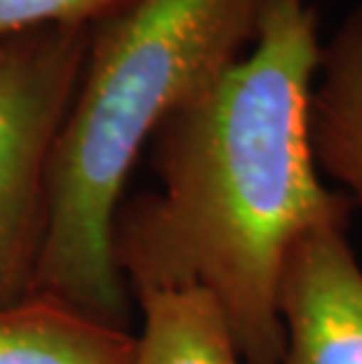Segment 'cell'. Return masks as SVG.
<instances>
[{
  "instance_id": "6",
  "label": "cell",
  "mask_w": 362,
  "mask_h": 364,
  "mask_svg": "<svg viewBox=\"0 0 362 364\" xmlns=\"http://www.w3.org/2000/svg\"><path fill=\"white\" fill-rule=\"evenodd\" d=\"M313 144L322 174L362 207V7L346 14L322 43Z\"/></svg>"
},
{
  "instance_id": "5",
  "label": "cell",
  "mask_w": 362,
  "mask_h": 364,
  "mask_svg": "<svg viewBox=\"0 0 362 364\" xmlns=\"http://www.w3.org/2000/svg\"><path fill=\"white\" fill-rule=\"evenodd\" d=\"M137 334L71 301L31 291L0 306V364H132Z\"/></svg>"
},
{
  "instance_id": "7",
  "label": "cell",
  "mask_w": 362,
  "mask_h": 364,
  "mask_svg": "<svg viewBox=\"0 0 362 364\" xmlns=\"http://www.w3.org/2000/svg\"><path fill=\"white\" fill-rule=\"evenodd\" d=\"M142 313L132 364H245L212 299L196 287L132 289Z\"/></svg>"
},
{
  "instance_id": "9",
  "label": "cell",
  "mask_w": 362,
  "mask_h": 364,
  "mask_svg": "<svg viewBox=\"0 0 362 364\" xmlns=\"http://www.w3.org/2000/svg\"><path fill=\"white\" fill-rule=\"evenodd\" d=\"M0 54H3V43H0Z\"/></svg>"
},
{
  "instance_id": "4",
  "label": "cell",
  "mask_w": 362,
  "mask_h": 364,
  "mask_svg": "<svg viewBox=\"0 0 362 364\" xmlns=\"http://www.w3.org/2000/svg\"><path fill=\"white\" fill-rule=\"evenodd\" d=\"M278 364H362V266L348 223L318 226L292 247L278 287Z\"/></svg>"
},
{
  "instance_id": "1",
  "label": "cell",
  "mask_w": 362,
  "mask_h": 364,
  "mask_svg": "<svg viewBox=\"0 0 362 364\" xmlns=\"http://www.w3.org/2000/svg\"><path fill=\"white\" fill-rule=\"evenodd\" d=\"M322 59L308 0H273L247 54L151 139L158 191L122 203L113 254L129 291L196 287L245 364H278L280 275L308 230L351 223L322 179L313 90Z\"/></svg>"
},
{
  "instance_id": "8",
  "label": "cell",
  "mask_w": 362,
  "mask_h": 364,
  "mask_svg": "<svg viewBox=\"0 0 362 364\" xmlns=\"http://www.w3.org/2000/svg\"><path fill=\"white\" fill-rule=\"evenodd\" d=\"M134 0H0V43L41 28H95Z\"/></svg>"
},
{
  "instance_id": "2",
  "label": "cell",
  "mask_w": 362,
  "mask_h": 364,
  "mask_svg": "<svg viewBox=\"0 0 362 364\" xmlns=\"http://www.w3.org/2000/svg\"><path fill=\"white\" fill-rule=\"evenodd\" d=\"M273 0H134L92 28L50 160L36 289L127 324L113 254L129 174L160 125L212 87L259 36Z\"/></svg>"
},
{
  "instance_id": "3",
  "label": "cell",
  "mask_w": 362,
  "mask_h": 364,
  "mask_svg": "<svg viewBox=\"0 0 362 364\" xmlns=\"http://www.w3.org/2000/svg\"><path fill=\"white\" fill-rule=\"evenodd\" d=\"M92 28H41L0 54V306L36 289L48 228V176Z\"/></svg>"
}]
</instances>
